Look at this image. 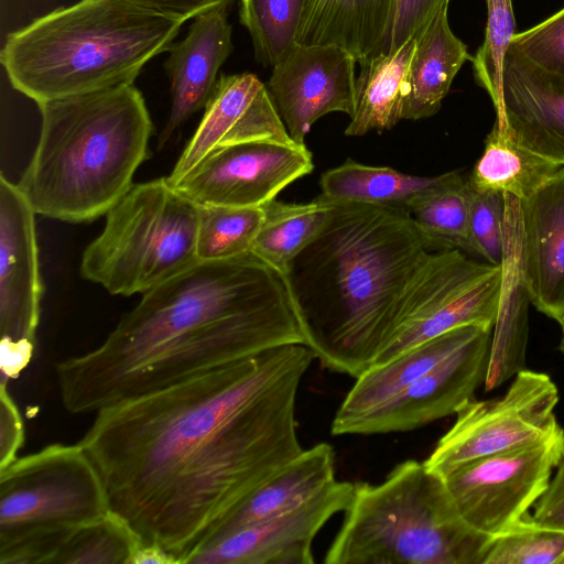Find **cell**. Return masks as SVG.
<instances>
[{"mask_svg": "<svg viewBox=\"0 0 564 564\" xmlns=\"http://www.w3.org/2000/svg\"><path fill=\"white\" fill-rule=\"evenodd\" d=\"M532 518L546 525L564 528V455L547 489L534 505Z\"/></svg>", "mask_w": 564, "mask_h": 564, "instance_id": "cell-39", "label": "cell"}, {"mask_svg": "<svg viewBox=\"0 0 564 564\" xmlns=\"http://www.w3.org/2000/svg\"><path fill=\"white\" fill-rule=\"evenodd\" d=\"M517 202L523 289L538 311L558 323L564 318V166Z\"/></svg>", "mask_w": 564, "mask_h": 564, "instance_id": "cell-18", "label": "cell"}, {"mask_svg": "<svg viewBox=\"0 0 564 564\" xmlns=\"http://www.w3.org/2000/svg\"><path fill=\"white\" fill-rule=\"evenodd\" d=\"M286 344L305 339L284 275L252 252L198 260L143 293L98 347L56 365L62 403L98 412Z\"/></svg>", "mask_w": 564, "mask_h": 564, "instance_id": "cell-2", "label": "cell"}, {"mask_svg": "<svg viewBox=\"0 0 564 564\" xmlns=\"http://www.w3.org/2000/svg\"><path fill=\"white\" fill-rule=\"evenodd\" d=\"M142 542L129 522L110 510L70 531L53 564H130Z\"/></svg>", "mask_w": 564, "mask_h": 564, "instance_id": "cell-31", "label": "cell"}, {"mask_svg": "<svg viewBox=\"0 0 564 564\" xmlns=\"http://www.w3.org/2000/svg\"><path fill=\"white\" fill-rule=\"evenodd\" d=\"M491 330L482 329L429 372L357 420L347 435L405 432L456 414L485 382Z\"/></svg>", "mask_w": 564, "mask_h": 564, "instance_id": "cell-16", "label": "cell"}, {"mask_svg": "<svg viewBox=\"0 0 564 564\" xmlns=\"http://www.w3.org/2000/svg\"><path fill=\"white\" fill-rule=\"evenodd\" d=\"M470 189L459 172L437 176V181L411 198L404 208L430 236L452 249L469 253Z\"/></svg>", "mask_w": 564, "mask_h": 564, "instance_id": "cell-29", "label": "cell"}, {"mask_svg": "<svg viewBox=\"0 0 564 564\" xmlns=\"http://www.w3.org/2000/svg\"><path fill=\"white\" fill-rule=\"evenodd\" d=\"M138 7L152 10L183 22L199 13L219 6H231L235 0H123Z\"/></svg>", "mask_w": 564, "mask_h": 564, "instance_id": "cell-40", "label": "cell"}, {"mask_svg": "<svg viewBox=\"0 0 564 564\" xmlns=\"http://www.w3.org/2000/svg\"><path fill=\"white\" fill-rule=\"evenodd\" d=\"M41 130L19 188L36 214L91 221L130 189L153 122L133 84L39 105Z\"/></svg>", "mask_w": 564, "mask_h": 564, "instance_id": "cell-4", "label": "cell"}, {"mask_svg": "<svg viewBox=\"0 0 564 564\" xmlns=\"http://www.w3.org/2000/svg\"><path fill=\"white\" fill-rule=\"evenodd\" d=\"M229 7L219 4L196 15L186 36L169 47L164 67L171 80V111L158 149L212 98L218 72L234 48Z\"/></svg>", "mask_w": 564, "mask_h": 564, "instance_id": "cell-20", "label": "cell"}, {"mask_svg": "<svg viewBox=\"0 0 564 564\" xmlns=\"http://www.w3.org/2000/svg\"><path fill=\"white\" fill-rule=\"evenodd\" d=\"M400 0H310L297 44H332L358 64L389 51Z\"/></svg>", "mask_w": 564, "mask_h": 564, "instance_id": "cell-23", "label": "cell"}, {"mask_svg": "<svg viewBox=\"0 0 564 564\" xmlns=\"http://www.w3.org/2000/svg\"><path fill=\"white\" fill-rule=\"evenodd\" d=\"M482 564H564V528L527 514L490 540Z\"/></svg>", "mask_w": 564, "mask_h": 564, "instance_id": "cell-33", "label": "cell"}, {"mask_svg": "<svg viewBox=\"0 0 564 564\" xmlns=\"http://www.w3.org/2000/svg\"><path fill=\"white\" fill-rule=\"evenodd\" d=\"M262 207L264 218L251 252L285 275L292 260L324 227L332 202L321 195L303 204L273 199Z\"/></svg>", "mask_w": 564, "mask_h": 564, "instance_id": "cell-26", "label": "cell"}, {"mask_svg": "<svg viewBox=\"0 0 564 564\" xmlns=\"http://www.w3.org/2000/svg\"><path fill=\"white\" fill-rule=\"evenodd\" d=\"M355 484L335 479L314 498L284 514L219 536L199 547L187 563L312 564L313 541L336 513L348 508Z\"/></svg>", "mask_w": 564, "mask_h": 564, "instance_id": "cell-15", "label": "cell"}, {"mask_svg": "<svg viewBox=\"0 0 564 564\" xmlns=\"http://www.w3.org/2000/svg\"><path fill=\"white\" fill-rule=\"evenodd\" d=\"M6 383H0V470L18 458L24 443V426Z\"/></svg>", "mask_w": 564, "mask_h": 564, "instance_id": "cell-38", "label": "cell"}, {"mask_svg": "<svg viewBox=\"0 0 564 564\" xmlns=\"http://www.w3.org/2000/svg\"><path fill=\"white\" fill-rule=\"evenodd\" d=\"M485 327L469 325L429 339L383 364L360 373L339 405L330 432L347 435L360 417L402 391L457 349L476 337ZM492 329V328H489Z\"/></svg>", "mask_w": 564, "mask_h": 564, "instance_id": "cell-22", "label": "cell"}, {"mask_svg": "<svg viewBox=\"0 0 564 564\" xmlns=\"http://www.w3.org/2000/svg\"><path fill=\"white\" fill-rule=\"evenodd\" d=\"M356 63L337 45L296 44L272 67L265 87L294 142L305 144L313 123L329 112L354 116Z\"/></svg>", "mask_w": 564, "mask_h": 564, "instance_id": "cell-14", "label": "cell"}, {"mask_svg": "<svg viewBox=\"0 0 564 564\" xmlns=\"http://www.w3.org/2000/svg\"><path fill=\"white\" fill-rule=\"evenodd\" d=\"M485 39L474 57V75L488 93L496 115L502 105L503 66L506 54L516 32L512 0H486Z\"/></svg>", "mask_w": 564, "mask_h": 564, "instance_id": "cell-34", "label": "cell"}, {"mask_svg": "<svg viewBox=\"0 0 564 564\" xmlns=\"http://www.w3.org/2000/svg\"><path fill=\"white\" fill-rule=\"evenodd\" d=\"M441 249L452 248L404 207L332 202L324 227L284 275L315 359L355 378L370 368L409 284Z\"/></svg>", "mask_w": 564, "mask_h": 564, "instance_id": "cell-3", "label": "cell"}, {"mask_svg": "<svg viewBox=\"0 0 564 564\" xmlns=\"http://www.w3.org/2000/svg\"><path fill=\"white\" fill-rule=\"evenodd\" d=\"M35 210L18 184L0 176V359L26 367L35 347L43 285Z\"/></svg>", "mask_w": 564, "mask_h": 564, "instance_id": "cell-12", "label": "cell"}, {"mask_svg": "<svg viewBox=\"0 0 564 564\" xmlns=\"http://www.w3.org/2000/svg\"><path fill=\"white\" fill-rule=\"evenodd\" d=\"M505 278V267L471 260L463 250L432 252L402 296L391 336L373 365L458 327L494 328Z\"/></svg>", "mask_w": 564, "mask_h": 564, "instance_id": "cell-9", "label": "cell"}, {"mask_svg": "<svg viewBox=\"0 0 564 564\" xmlns=\"http://www.w3.org/2000/svg\"><path fill=\"white\" fill-rule=\"evenodd\" d=\"M445 3L449 0H400L388 52L417 39Z\"/></svg>", "mask_w": 564, "mask_h": 564, "instance_id": "cell-37", "label": "cell"}, {"mask_svg": "<svg viewBox=\"0 0 564 564\" xmlns=\"http://www.w3.org/2000/svg\"><path fill=\"white\" fill-rule=\"evenodd\" d=\"M315 356L286 344L99 410L78 442L110 509L187 563L209 530L303 448L295 402Z\"/></svg>", "mask_w": 564, "mask_h": 564, "instance_id": "cell-1", "label": "cell"}, {"mask_svg": "<svg viewBox=\"0 0 564 564\" xmlns=\"http://www.w3.org/2000/svg\"><path fill=\"white\" fill-rule=\"evenodd\" d=\"M541 72L564 77V8L512 37L510 47Z\"/></svg>", "mask_w": 564, "mask_h": 564, "instance_id": "cell-36", "label": "cell"}, {"mask_svg": "<svg viewBox=\"0 0 564 564\" xmlns=\"http://www.w3.org/2000/svg\"><path fill=\"white\" fill-rule=\"evenodd\" d=\"M105 216L80 273L112 295L143 294L198 261V206L166 177L133 184Z\"/></svg>", "mask_w": 564, "mask_h": 564, "instance_id": "cell-8", "label": "cell"}, {"mask_svg": "<svg viewBox=\"0 0 564 564\" xmlns=\"http://www.w3.org/2000/svg\"><path fill=\"white\" fill-rule=\"evenodd\" d=\"M104 479L79 444H51L0 470V564H53L74 529L109 512Z\"/></svg>", "mask_w": 564, "mask_h": 564, "instance_id": "cell-7", "label": "cell"}, {"mask_svg": "<svg viewBox=\"0 0 564 564\" xmlns=\"http://www.w3.org/2000/svg\"><path fill=\"white\" fill-rule=\"evenodd\" d=\"M495 124L522 150L564 166V77L541 72L509 48Z\"/></svg>", "mask_w": 564, "mask_h": 564, "instance_id": "cell-19", "label": "cell"}, {"mask_svg": "<svg viewBox=\"0 0 564 564\" xmlns=\"http://www.w3.org/2000/svg\"><path fill=\"white\" fill-rule=\"evenodd\" d=\"M490 540L459 518L441 476L408 459L380 484H355L324 562L482 564Z\"/></svg>", "mask_w": 564, "mask_h": 564, "instance_id": "cell-6", "label": "cell"}, {"mask_svg": "<svg viewBox=\"0 0 564 564\" xmlns=\"http://www.w3.org/2000/svg\"><path fill=\"white\" fill-rule=\"evenodd\" d=\"M335 479V452L329 444L303 449L231 508L197 550L229 532L296 509Z\"/></svg>", "mask_w": 564, "mask_h": 564, "instance_id": "cell-21", "label": "cell"}, {"mask_svg": "<svg viewBox=\"0 0 564 564\" xmlns=\"http://www.w3.org/2000/svg\"><path fill=\"white\" fill-rule=\"evenodd\" d=\"M310 0H240L239 20L248 30L256 61L273 67L296 44Z\"/></svg>", "mask_w": 564, "mask_h": 564, "instance_id": "cell-30", "label": "cell"}, {"mask_svg": "<svg viewBox=\"0 0 564 564\" xmlns=\"http://www.w3.org/2000/svg\"><path fill=\"white\" fill-rule=\"evenodd\" d=\"M263 218V207L198 206V260L228 259L251 252Z\"/></svg>", "mask_w": 564, "mask_h": 564, "instance_id": "cell-32", "label": "cell"}, {"mask_svg": "<svg viewBox=\"0 0 564 564\" xmlns=\"http://www.w3.org/2000/svg\"><path fill=\"white\" fill-rule=\"evenodd\" d=\"M183 23L123 0H80L10 33L1 63L12 87L39 106L133 84Z\"/></svg>", "mask_w": 564, "mask_h": 564, "instance_id": "cell-5", "label": "cell"}, {"mask_svg": "<svg viewBox=\"0 0 564 564\" xmlns=\"http://www.w3.org/2000/svg\"><path fill=\"white\" fill-rule=\"evenodd\" d=\"M296 143L254 74L221 75L203 118L166 181L174 186L210 153L251 141Z\"/></svg>", "mask_w": 564, "mask_h": 564, "instance_id": "cell-17", "label": "cell"}, {"mask_svg": "<svg viewBox=\"0 0 564 564\" xmlns=\"http://www.w3.org/2000/svg\"><path fill=\"white\" fill-rule=\"evenodd\" d=\"M564 455V430L536 444L481 457L443 478L459 518L490 539L536 503Z\"/></svg>", "mask_w": 564, "mask_h": 564, "instance_id": "cell-11", "label": "cell"}, {"mask_svg": "<svg viewBox=\"0 0 564 564\" xmlns=\"http://www.w3.org/2000/svg\"><path fill=\"white\" fill-rule=\"evenodd\" d=\"M557 169L516 145L494 124L467 180L476 189L501 192L520 200Z\"/></svg>", "mask_w": 564, "mask_h": 564, "instance_id": "cell-28", "label": "cell"}, {"mask_svg": "<svg viewBox=\"0 0 564 564\" xmlns=\"http://www.w3.org/2000/svg\"><path fill=\"white\" fill-rule=\"evenodd\" d=\"M130 564H178V561L163 546L142 542L134 551Z\"/></svg>", "mask_w": 564, "mask_h": 564, "instance_id": "cell-41", "label": "cell"}, {"mask_svg": "<svg viewBox=\"0 0 564 564\" xmlns=\"http://www.w3.org/2000/svg\"><path fill=\"white\" fill-rule=\"evenodd\" d=\"M469 189V253L480 256L489 264L505 267L508 196L501 192L479 191L470 184Z\"/></svg>", "mask_w": 564, "mask_h": 564, "instance_id": "cell-35", "label": "cell"}, {"mask_svg": "<svg viewBox=\"0 0 564 564\" xmlns=\"http://www.w3.org/2000/svg\"><path fill=\"white\" fill-rule=\"evenodd\" d=\"M445 3L417 37L403 102L402 120H419L435 115L449 87L467 59V46L453 33Z\"/></svg>", "mask_w": 564, "mask_h": 564, "instance_id": "cell-24", "label": "cell"}, {"mask_svg": "<svg viewBox=\"0 0 564 564\" xmlns=\"http://www.w3.org/2000/svg\"><path fill=\"white\" fill-rule=\"evenodd\" d=\"M313 169L305 144L251 141L210 153L173 187L197 206L262 207Z\"/></svg>", "mask_w": 564, "mask_h": 564, "instance_id": "cell-13", "label": "cell"}, {"mask_svg": "<svg viewBox=\"0 0 564 564\" xmlns=\"http://www.w3.org/2000/svg\"><path fill=\"white\" fill-rule=\"evenodd\" d=\"M416 40L410 39L393 52L359 64L355 112L345 130L348 137L381 132L402 120L405 84Z\"/></svg>", "mask_w": 564, "mask_h": 564, "instance_id": "cell-25", "label": "cell"}, {"mask_svg": "<svg viewBox=\"0 0 564 564\" xmlns=\"http://www.w3.org/2000/svg\"><path fill=\"white\" fill-rule=\"evenodd\" d=\"M436 181L437 176H415L348 159L341 165L323 173L319 185L322 196L332 202L404 207L411 198Z\"/></svg>", "mask_w": 564, "mask_h": 564, "instance_id": "cell-27", "label": "cell"}, {"mask_svg": "<svg viewBox=\"0 0 564 564\" xmlns=\"http://www.w3.org/2000/svg\"><path fill=\"white\" fill-rule=\"evenodd\" d=\"M557 402L558 390L550 376L524 368L502 397L463 404L423 463L444 477L468 462L547 440L563 430L555 416Z\"/></svg>", "mask_w": 564, "mask_h": 564, "instance_id": "cell-10", "label": "cell"}, {"mask_svg": "<svg viewBox=\"0 0 564 564\" xmlns=\"http://www.w3.org/2000/svg\"><path fill=\"white\" fill-rule=\"evenodd\" d=\"M558 324L561 327V340H560L558 349L564 355V318L561 322H558Z\"/></svg>", "mask_w": 564, "mask_h": 564, "instance_id": "cell-42", "label": "cell"}]
</instances>
